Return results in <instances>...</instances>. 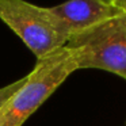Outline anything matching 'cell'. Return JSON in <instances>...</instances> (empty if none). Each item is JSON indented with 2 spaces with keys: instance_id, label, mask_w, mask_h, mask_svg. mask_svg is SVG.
<instances>
[{
  "instance_id": "obj_2",
  "label": "cell",
  "mask_w": 126,
  "mask_h": 126,
  "mask_svg": "<svg viewBox=\"0 0 126 126\" xmlns=\"http://www.w3.org/2000/svg\"><path fill=\"white\" fill-rule=\"evenodd\" d=\"M79 69H102L126 80V12L69 37Z\"/></svg>"
},
{
  "instance_id": "obj_7",
  "label": "cell",
  "mask_w": 126,
  "mask_h": 126,
  "mask_svg": "<svg viewBox=\"0 0 126 126\" xmlns=\"http://www.w3.org/2000/svg\"><path fill=\"white\" fill-rule=\"evenodd\" d=\"M103 1H106V3H110V4H112V0H103Z\"/></svg>"
},
{
  "instance_id": "obj_4",
  "label": "cell",
  "mask_w": 126,
  "mask_h": 126,
  "mask_svg": "<svg viewBox=\"0 0 126 126\" xmlns=\"http://www.w3.org/2000/svg\"><path fill=\"white\" fill-rule=\"evenodd\" d=\"M50 11L61 20L69 37L122 14L121 10L103 0H66L50 7Z\"/></svg>"
},
{
  "instance_id": "obj_3",
  "label": "cell",
  "mask_w": 126,
  "mask_h": 126,
  "mask_svg": "<svg viewBox=\"0 0 126 126\" xmlns=\"http://www.w3.org/2000/svg\"><path fill=\"white\" fill-rule=\"evenodd\" d=\"M0 19L37 60L65 46L69 39V33L50 7H39L26 0H0Z\"/></svg>"
},
{
  "instance_id": "obj_1",
  "label": "cell",
  "mask_w": 126,
  "mask_h": 126,
  "mask_svg": "<svg viewBox=\"0 0 126 126\" xmlns=\"http://www.w3.org/2000/svg\"><path fill=\"white\" fill-rule=\"evenodd\" d=\"M75 54L68 46L37 60L23 85L11 96L0 112V126H22L42 103L77 71Z\"/></svg>"
},
{
  "instance_id": "obj_6",
  "label": "cell",
  "mask_w": 126,
  "mask_h": 126,
  "mask_svg": "<svg viewBox=\"0 0 126 126\" xmlns=\"http://www.w3.org/2000/svg\"><path fill=\"white\" fill-rule=\"evenodd\" d=\"M112 6L122 12H126V0H112Z\"/></svg>"
},
{
  "instance_id": "obj_5",
  "label": "cell",
  "mask_w": 126,
  "mask_h": 126,
  "mask_svg": "<svg viewBox=\"0 0 126 126\" xmlns=\"http://www.w3.org/2000/svg\"><path fill=\"white\" fill-rule=\"evenodd\" d=\"M25 79H26V76L23 77V79H19V80H16V81L11 83V84L6 85V87L0 88V112H1L3 107L6 106V103L10 100V99H11V96L14 95V94L23 85Z\"/></svg>"
}]
</instances>
